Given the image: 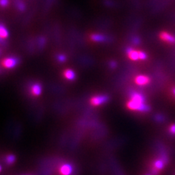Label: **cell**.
<instances>
[{"instance_id": "16", "label": "cell", "mask_w": 175, "mask_h": 175, "mask_svg": "<svg viewBox=\"0 0 175 175\" xmlns=\"http://www.w3.org/2000/svg\"><path fill=\"white\" fill-rule=\"evenodd\" d=\"M110 66H111V68H114L115 67V66H116V64H115V63L114 62H111Z\"/></svg>"}, {"instance_id": "13", "label": "cell", "mask_w": 175, "mask_h": 175, "mask_svg": "<svg viewBox=\"0 0 175 175\" xmlns=\"http://www.w3.org/2000/svg\"><path fill=\"white\" fill-rule=\"evenodd\" d=\"M164 162L163 161H161V160H157L154 162V167L155 169H163L164 167Z\"/></svg>"}, {"instance_id": "17", "label": "cell", "mask_w": 175, "mask_h": 175, "mask_svg": "<svg viewBox=\"0 0 175 175\" xmlns=\"http://www.w3.org/2000/svg\"><path fill=\"white\" fill-rule=\"evenodd\" d=\"M172 92H173V93H174V95H175V88H174V89H173V90H172Z\"/></svg>"}, {"instance_id": "14", "label": "cell", "mask_w": 175, "mask_h": 175, "mask_svg": "<svg viewBox=\"0 0 175 175\" xmlns=\"http://www.w3.org/2000/svg\"><path fill=\"white\" fill-rule=\"evenodd\" d=\"M139 60H145V59H147V54L145 52H143V51H139Z\"/></svg>"}, {"instance_id": "2", "label": "cell", "mask_w": 175, "mask_h": 175, "mask_svg": "<svg viewBox=\"0 0 175 175\" xmlns=\"http://www.w3.org/2000/svg\"><path fill=\"white\" fill-rule=\"evenodd\" d=\"M109 98L107 95H97L93 97L90 99L91 105L93 106H99L101 105L104 103H107Z\"/></svg>"}, {"instance_id": "5", "label": "cell", "mask_w": 175, "mask_h": 175, "mask_svg": "<svg viewBox=\"0 0 175 175\" xmlns=\"http://www.w3.org/2000/svg\"><path fill=\"white\" fill-rule=\"evenodd\" d=\"M150 78L145 75H138L135 78V82L139 86L146 85L150 82Z\"/></svg>"}, {"instance_id": "3", "label": "cell", "mask_w": 175, "mask_h": 175, "mask_svg": "<svg viewBox=\"0 0 175 175\" xmlns=\"http://www.w3.org/2000/svg\"><path fill=\"white\" fill-rule=\"evenodd\" d=\"M17 64H18V59L14 57L6 58L2 61V65L4 68L7 69L14 68Z\"/></svg>"}, {"instance_id": "11", "label": "cell", "mask_w": 175, "mask_h": 175, "mask_svg": "<svg viewBox=\"0 0 175 175\" xmlns=\"http://www.w3.org/2000/svg\"><path fill=\"white\" fill-rule=\"evenodd\" d=\"M9 33L5 27L3 25H0V38H6L8 37Z\"/></svg>"}, {"instance_id": "1", "label": "cell", "mask_w": 175, "mask_h": 175, "mask_svg": "<svg viewBox=\"0 0 175 175\" xmlns=\"http://www.w3.org/2000/svg\"><path fill=\"white\" fill-rule=\"evenodd\" d=\"M145 97L138 92H132L130 95V99L127 103V107L131 110L139 112H148L150 110L149 106L145 103Z\"/></svg>"}, {"instance_id": "8", "label": "cell", "mask_w": 175, "mask_h": 175, "mask_svg": "<svg viewBox=\"0 0 175 175\" xmlns=\"http://www.w3.org/2000/svg\"><path fill=\"white\" fill-rule=\"evenodd\" d=\"M31 94L34 96H38L40 95L42 92V86L40 84L38 83L34 84L32 85L31 88Z\"/></svg>"}, {"instance_id": "15", "label": "cell", "mask_w": 175, "mask_h": 175, "mask_svg": "<svg viewBox=\"0 0 175 175\" xmlns=\"http://www.w3.org/2000/svg\"><path fill=\"white\" fill-rule=\"evenodd\" d=\"M169 132L171 134L175 135V124L171 125L169 127Z\"/></svg>"}, {"instance_id": "6", "label": "cell", "mask_w": 175, "mask_h": 175, "mask_svg": "<svg viewBox=\"0 0 175 175\" xmlns=\"http://www.w3.org/2000/svg\"><path fill=\"white\" fill-rule=\"evenodd\" d=\"M127 55L129 58L132 60H139V51H135L134 49L129 48L127 51Z\"/></svg>"}, {"instance_id": "10", "label": "cell", "mask_w": 175, "mask_h": 175, "mask_svg": "<svg viewBox=\"0 0 175 175\" xmlns=\"http://www.w3.org/2000/svg\"><path fill=\"white\" fill-rule=\"evenodd\" d=\"M90 38L94 42H101L106 41V37L102 35V34H93L91 35Z\"/></svg>"}, {"instance_id": "4", "label": "cell", "mask_w": 175, "mask_h": 175, "mask_svg": "<svg viewBox=\"0 0 175 175\" xmlns=\"http://www.w3.org/2000/svg\"><path fill=\"white\" fill-rule=\"evenodd\" d=\"M160 38L161 40L166 42L175 44V36L167 33V32H162L160 34Z\"/></svg>"}, {"instance_id": "7", "label": "cell", "mask_w": 175, "mask_h": 175, "mask_svg": "<svg viewBox=\"0 0 175 175\" xmlns=\"http://www.w3.org/2000/svg\"><path fill=\"white\" fill-rule=\"evenodd\" d=\"M73 171V168L70 165L64 164L60 167V172L62 175H70Z\"/></svg>"}, {"instance_id": "12", "label": "cell", "mask_w": 175, "mask_h": 175, "mask_svg": "<svg viewBox=\"0 0 175 175\" xmlns=\"http://www.w3.org/2000/svg\"><path fill=\"white\" fill-rule=\"evenodd\" d=\"M16 161V157L14 155H8L5 158V162L8 165H12L14 164V162Z\"/></svg>"}, {"instance_id": "9", "label": "cell", "mask_w": 175, "mask_h": 175, "mask_svg": "<svg viewBox=\"0 0 175 175\" xmlns=\"http://www.w3.org/2000/svg\"><path fill=\"white\" fill-rule=\"evenodd\" d=\"M64 76L68 80H73L75 78V73L73 70L68 69L64 71Z\"/></svg>"}, {"instance_id": "18", "label": "cell", "mask_w": 175, "mask_h": 175, "mask_svg": "<svg viewBox=\"0 0 175 175\" xmlns=\"http://www.w3.org/2000/svg\"><path fill=\"white\" fill-rule=\"evenodd\" d=\"M1 166H0V171H1Z\"/></svg>"}]
</instances>
